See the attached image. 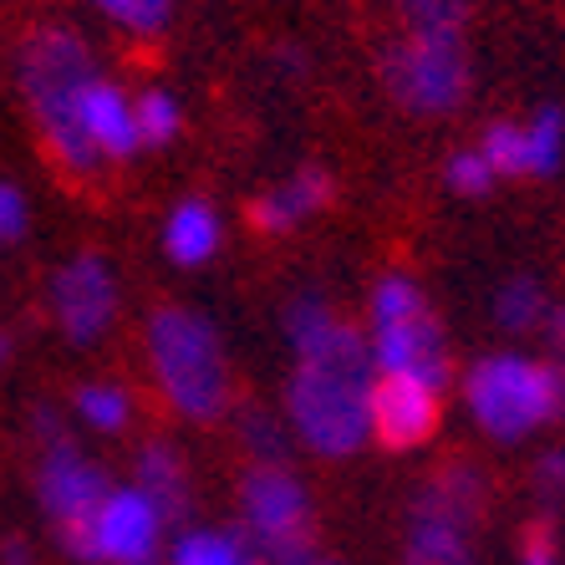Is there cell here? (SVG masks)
<instances>
[{
  "label": "cell",
  "mask_w": 565,
  "mask_h": 565,
  "mask_svg": "<svg viewBox=\"0 0 565 565\" xmlns=\"http://www.w3.org/2000/svg\"><path fill=\"white\" fill-rule=\"evenodd\" d=\"M82 128L93 143L97 163H132L143 153L138 143V118H132V93H122L113 77H97L82 97Z\"/></svg>",
  "instance_id": "cell-14"
},
{
  "label": "cell",
  "mask_w": 565,
  "mask_h": 565,
  "mask_svg": "<svg viewBox=\"0 0 565 565\" xmlns=\"http://www.w3.org/2000/svg\"><path fill=\"white\" fill-rule=\"evenodd\" d=\"M31 428H36V473H31V484H36L41 514H46V525H52L66 561L97 565L93 520L113 484H107V473L77 448V438L66 434V423L56 408L41 403V408L31 413Z\"/></svg>",
  "instance_id": "cell-5"
},
{
  "label": "cell",
  "mask_w": 565,
  "mask_h": 565,
  "mask_svg": "<svg viewBox=\"0 0 565 565\" xmlns=\"http://www.w3.org/2000/svg\"><path fill=\"white\" fill-rule=\"evenodd\" d=\"M367 352L377 377H418L428 387L444 393L448 372H454V356H448V337L438 327L434 306L403 316V321H382L367 327Z\"/></svg>",
  "instance_id": "cell-10"
},
{
  "label": "cell",
  "mask_w": 565,
  "mask_h": 565,
  "mask_svg": "<svg viewBox=\"0 0 565 565\" xmlns=\"http://www.w3.org/2000/svg\"><path fill=\"white\" fill-rule=\"evenodd\" d=\"M463 408L494 444H525L565 418V372L545 356L489 352L463 372Z\"/></svg>",
  "instance_id": "cell-4"
},
{
  "label": "cell",
  "mask_w": 565,
  "mask_h": 565,
  "mask_svg": "<svg viewBox=\"0 0 565 565\" xmlns=\"http://www.w3.org/2000/svg\"><path fill=\"white\" fill-rule=\"evenodd\" d=\"M239 438L250 448V463H290V438H286V418L245 403L239 408Z\"/></svg>",
  "instance_id": "cell-25"
},
{
  "label": "cell",
  "mask_w": 565,
  "mask_h": 565,
  "mask_svg": "<svg viewBox=\"0 0 565 565\" xmlns=\"http://www.w3.org/2000/svg\"><path fill=\"white\" fill-rule=\"evenodd\" d=\"M520 565H565V545L551 514H535L520 530Z\"/></svg>",
  "instance_id": "cell-27"
},
{
  "label": "cell",
  "mask_w": 565,
  "mask_h": 565,
  "mask_svg": "<svg viewBox=\"0 0 565 565\" xmlns=\"http://www.w3.org/2000/svg\"><path fill=\"white\" fill-rule=\"evenodd\" d=\"M280 331L290 347L286 377V428L316 459H352L372 438V367L367 331L331 311L327 296L301 290L280 311Z\"/></svg>",
  "instance_id": "cell-1"
},
{
  "label": "cell",
  "mask_w": 565,
  "mask_h": 565,
  "mask_svg": "<svg viewBox=\"0 0 565 565\" xmlns=\"http://www.w3.org/2000/svg\"><path fill=\"white\" fill-rule=\"evenodd\" d=\"M382 93L408 118H448L469 97V52L463 36H403L377 56Z\"/></svg>",
  "instance_id": "cell-8"
},
{
  "label": "cell",
  "mask_w": 565,
  "mask_h": 565,
  "mask_svg": "<svg viewBox=\"0 0 565 565\" xmlns=\"http://www.w3.org/2000/svg\"><path fill=\"white\" fill-rule=\"evenodd\" d=\"M132 489H143L148 504L163 514V525H189V510H194V489H189V469L179 459V448L163 444V438H148L138 454H132Z\"/></svg>",
  "instance_id": "cell-15"
},
{
  "label": "cell",
  "mask_w": 565,
  "mask_h": 565,
  "mask_svg": "<svg viewBox=\"0 0 565 565\" xmlns=\"http://www.w3.org/2000/svg\"><path fill=\"white\" fill-rule=\"evenodd\" d=\"M87 6L128 36H163L173 21V0H87Z\"/></svg>",
  "instance_id": "cell-24"
},
{
  "label": "cell",
  "mask_w": 565,
  "mask_h": 565,
  "mask_svg": "<svg viewBox=\"0 0 565 565\" xmlns=\"http://www.w3.org/2000/svg\"><path fill=\"white\" fill-rule=\"evenodd\" d=\"M26 224H31L26 194H21L15 184H6V179H0V250H6V245H15V239L26 235Z\"/></svg>",
  "instance_id": "cell-29"
},
{
  "label": "cell",
  "mask_w": 565,
  "mask_h": 565,
  "mask_svg": "<svg viewBox=\"0 0 565 565\" xmlns=\"http://www.w3.org/2000/svg\"><path fill=\"white\" fill-rule=\"evenodd\" d=\"M551 296H545V286H540L535 276H510L500 290H494V321H500L504 331H540V321L551 316Z\"/></svg>",
  "instance_id": "cell-19"
},
{
  "label": "cell",
  "mask_w": 565,
  "mask_h": 565,
  "mask_svg": "<svg viewBox=\"0 0 565 565\" xmlns=\"http://www.w3.org/2000/svg\"><path fill=\"white\" fill-rule=\"evenodd\" d=\"M306 565H347V561H337V555H311Z\"/></svg>",
  "instance_id": "cell-33"
},
{
  "label": "cell",
  "mask_w": 565,
  "mask_h": 565,
  "mask_svg": "<svg viewBox=\"0 0 565 565\" xmlns=\"http://www.w3.org/2000/svg\"><path fill=\"white\" fill-rule=\"evenodd\" d=\"M118 270L107 265V255L82 250L52 270L46 286V306L52 321L72 347H97L118 321Z\"/></svg>",
  "instance_id": "cell-9"
},
{
  "label": "cell",
  "mask_w": 565,
  "mask_h": 565,
  "mask_svg": "<svg viewBox=\"0 0 565 565\" xmlns=\"http://www.w3.org/2000/svg\"><path fill=\"white\" fill-rule=\"evenodd\" d=\"M103 77L97 52L72 26H31L15 46V87L31 113L41 148L66 179H93L97 163L87 128H82V97Z\"/></svg>",
  "instance_id": "cell-2"
},
{
  "label": "cell",
  "mask_w": 565,
  "mask_h": 565,
  "mask_svg": "<svg viewBox=\"0 0 565 565\" xmlns=\"http://www.w3.org/2000/svg\"><path fill=\"white\" fill-rule=\"evenodd\" d=\"M408 36H463L469 0H397Z\"/></svg>",
  "instance_id": "cell-23"
},
{
  "label": "cell",
  "mask_w": 565,
  "mask_h": 565,
  "mask_svg": "<svg viewBox=\"0 0 565 565\" xmlns=\"http://www.w3.org/2000/svg\"><path fill=\"white\" fill-rule=\"evenodd\" d=\"M540 347H545V362L565 372V306H551V316L540 321Z\"/></svg>",
  "instance_id": "cell-30"
},
{
  "label": "cell",
  "mask_w": 565,
  "mask_h": 565,
  "mask_svg": "<svg viewBox=\"0 0 565 565\" xmlns=\"http://www.w3.org/2000/svg\"><path fill=\"white\" fill-rule=\"evenodd\" d=\"M220 245H224L220 210H214L204 194H184L169 210V220H163V255H169L173 265L194 270V265H210L214 255H220Z\"/></svg>",
  "instance_id": "cell-16"
},
{
  "label": "cell",
  "mask_w": 565,
  "mask_h": 565,
  "mask_svg": "<svg viewBox=\"0 0 565 565\" xmlns=\"http://www.w3.org/2000/svg\"><path fill=\"white\" fill-rule=\"evenodd\" d=\"M530 484H535V494L551 504V510H565V448H545V454H540Z\"/></svg>",
  "instance_id": "cell-28"
},
{
  "label": "cell",
  "mask_w": 565,
  "mask_h": 565,
  "mask_svg": "<svg viewBox=\"0 0 565 565\" xmlns=\"http://www.w3.org/2000/svg\"><path fill=\"white\" fill-rule=\"evenodd\" d=\"M72 413H77L93 434H128L132 393L122 382H82L77 393H72Z\"/></svg>",
  "instance_id": "cell-18"
},
{
  "label": "cell",
  "mask_w": 565,
  "mask_h": 565,
  "mask_svg": "<svg viewBox=\"0 0 565 565\" xmlns=\"http://www.w3.org/2000/svg\"><path fill=\"white\" fill-rule=\"evenodd\" d=\"M331 199H337V179L327 169H316V163H301L296 173H286L280 184L260 189L250 199V224L260 235H290V230H301L306 220L327 210Z\"/></svg>",
  "instance_id": "cell-13"
},
{
  "label": "cell",
  "mask_w": 565,
  "mask_h": 565,
  "mask_svg": "<svg viewBox=\"0 0 565 565\" xmlns=\"http://www.w3.org/2000/svg\"><path fill=\"white\" fill-rule=\"evenodd\" d=\"M163 514L148 504L143 489L113 484L93 520L97 565H158L163 561Z\"/></svg>",
  "instance_id": "cell-11"
},
{
  "label": "cell",
  "mask_w": 565,
  "mask_h": 565,
  "mask_svg": "<svg viewBox=\"0 0 565 565\" xmlns=\"http://www.w3.org/2000/svg\"><path fill=\"white\" fill-rule=\"evenodd\" d=\"M479 153L484 163L494 169V179H525L530 173V158H525V122H510V118H494L484 132H479Z\"/></svg>",
  "instance_id": "cell-22"
},
{
  "label": "cell",
  "mask_w": 565,
  "mask_h": 565,
  "mask_svg": "<svg viewBox=\"0 0 565 565\" xmlns=\"http://www.w3.org/2000/svg\"><path fill=\"white\" fill-rule=\"evenodd\" d=\"M0 565H36V555H31V545L21 535L0 540Z\"/></svg>",
  "instance_id": "cell-31"
},
{
  "label": "cell",
  "mask_w": 565,
  "mask_h": 565,
  "mask_svg": "<svg viewBox=\"0 0 565 565\" xmlns=\"http://www.w3.org/2000/svg\"><path fill=\"white\" fill-rule=\"evenodd\" d=\"M239 535L265 565H306L316 551L311 489L290 463H245L239 473Z\"/></svg>",
  "instance_id": "cell-7"
},
{
  "label": "cell",
  "mask_w": 565,
  "mask_h": 565,
  "mask_svg": "<svg viewBox=\"0 0 565 565\" xmlns=\"http://www.w3.org/2000/svg\"><path fill=\"white\" fill-rule=\"evenodd\" d=\"M11 352H15V342H11V331H0V367H11Z\"/></svg>",
  "instance_id": "cell-32"
},
{
  "label": "cell",
  "mask_w": 565,
  "mask_h": 565,
  "mask_svg": "<svg viewBox=\"0 0 565 565\" xmlns=\"http://www.w3.org/2000/svg\"><path fill=\"white\" fill-rule=\"evenodd\" d=\"M132 118H138V143L143 148H169L184 132V107L163 87H143L132 93Z\"/></svg>",
  "instance_id": "cell-21"
},
{
  "label": "cell",
  "mask_w": 565,
  "mask_h": 565,
  "mask_svg": "<svg viewBox=\"0 0 565 565\" xmlns=\"http://www.w3.org/2000/svg\"><path fill=\"white\" fill-rule=\"evenodd\" d=\"M444 184L459 199H484V194H494L500 179H494V169L484 163L479 148H454V153L444 158Z\"/></svg>",
  "instance_id": "cell-26"
},
{
  "label": "cell",
  "mask_w": 565,
  "mask_h": 565,
  "mask_svg": "<svg viewBox=\"0 0 565 565\" xmlns=\"http://www.w3.org/2000/svg\"><path fill=\"white\" fill-rule=\"evenodd\" d=\"M489 510V479L469 459L438 463L418 484L397 565H479L473 535Z\"/></svg>",
  "instance_id": "cell-6"
},
{
  "label": "cell",
  "mask_w": 565,
  "mask_h": 565,
  "mask_svg": "<svg viewBox=\"0 0 565 565\" xmlns=\"http://www.w3.org/2000/svg\"><path fill=\"white\" fill-rule=\"evenodd\" d=\"M525 158L530 179H555L565 163V113L555 103H545L535 118L525 122Z\"/></svg>",
  "instance_id": "cell-20"
},
{
  "label": "cell",
  "mask_w": 565,
  "mask_h": 565,
  "mask_svg": "<svg viewBox=\"0 0 565 565\" xmlns=\"http://www.w3.org/2000/svg\"><path fill=\"white\" fill-rule=\"evenodd\" d=\"M169 565H265L250 551V540L239 530H214V525H189L173 535Z\"/></svg>",
  "instance_id": "cell-17"
},
{
  "label": "cell",
  "mask_w": 565,
  "mask_h": 565,
  "mask_svg": "<svg viewBox=\"0 0 565 565\" xmlns=\"http://www.w3.org/2000/svg\"><path fill=\"white\" fill-rule=\"evenodd\" d=\"M444 428V393L418 377H377L372 382V444L387 454H413L434 444Z\"/></svg>",
  "instance_id": "cell-12"
},
{
  "label": "cell",
  "mask_w": 565,
  "mask_h": 565,
  "mask_svg": "<svg viewBox=\"0 0 565 565\" xmlns=\"http://www.w3.org/2000/svg\"><path fill=\"white\" fill-rule=\"evenodd\" d=\"M143 356L148 377L173 418L210 428V423H224L235 413L230 352L220 342V327L204 311L179 301L153 306L143 321Z\"/></svg>",
  "instance_id": "cell-3"
}]
</instances>
